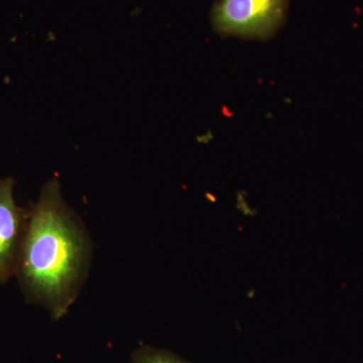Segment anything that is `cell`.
Returning a JSON list of instances; mask_svg holds the SVG:
<instances>
[{
  "label": "cell",
  "instance_id": "obj_1",
  "mask_svg": "<svg viewBox=\"0 0 363 363\" xmlns=\"http://www.w3.org/2000/svg\"><path fill=\"white\" fill-rule=\"evenodd\" d=\"M92 255L87 227L54 177L30 212L21 245L18 274L28 298L54 321L65 316L89 276Z\"/></svg>",
  "mask_w": 363,
  "mask_h": 363
},
{
  "label": "cell",
  "instance_id": "obj_2",
  "mask_svg": "<svg viewBox=\"0 0 363 363\" xmlns=\"http://www.w3.org/2000/svg\"><path fill=\"white\" fill-rule=\"evenodd\" d=\"M286 0H219L212 23L224 35L264 40L283 23Z\"/></svg>",
  "mask_w": 363,
  "mask_h": 363
},
{
  "label": "cell",
  "instance_id": "obj_3",
  "mask_svg": "<svg viewBox=\"0 0 363 363\" xmlns=\"http://www.w3.org/2000/svg\"><path fill=\"white\" fill-rule=\"evenodd\" d=\"M25 220V211L14 201L13 181L0 179V281L11 274L20 257Z\"/></svg>",
  "mask_w": 363,
  "mask_h": 363
},
{
  "label": "cell",
  "instance_id": "obj_4",
  "mask_svg": "<svg viewBox=\"0 0 363 363\" xmlns=\"http://www.w3.org/2000/svg\"><path fill=\"white\" fill-rule=\"evenodd\" d=\"M133 363H187L181 358L156 348L143 347L133 354Z\"/></svg>",
  "mask_w": 363,
  "mask_h": 363
}]
</instances>
